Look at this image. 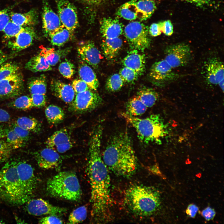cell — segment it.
I'll return each instance as SVG.
<instances>
[{
    "label": "cell",
    "instance_id": "3",
    "mask_svg": "<svg viewBox=\"0 0 224 224\" xmlns=\"http://www.w3.org/2000/svg\"><path fill=\"white\" fill-rule=\"evenodd\" d=\"M125 202L132 212L139 216H148L158 209L161 203V196L154 187L135 185L126 190Z\"/></svg>",
    "mask_w": 224,
    "mask_h": 224
},
{
    "label": "cell",
    "instance_id": "18",
    "mask_svg": "<svg viewBox=\"0 0 224 224\" xmlns=\"http://www.w3.org/2000/svg\"><path fill=\"white\" fill-rule=\"evenodd\" d=\"M43 28L45 34L49 35L63 26L58 15L44 0L42 12Z\"/></svg>",
    "mask_w": 224,
    "mask_h": 224
},
{
    "label": "cell",
    "instance_id": "19",
    "mask_svg": "<svg viewBox=\"0 0 224 224\" xmlns=\"http://www.w3.org/2000/svg\"><path fill=\"white\" fill-rule=\"evenodd\" d=\"M77 50L83 61L94 68L98 67L101 56L100 51L93 42H86L79 46Z\"/></svg>",
    "mask_w": 224,
    "mask_h": 224
},
{
    "label": "cell",
    "instance_id": "45",
    "mask_svg": "<svg viewBox=\"0 0 224 224\" xmlns=\"http://www.w3.org/2000/svg\"><path fill=\"white\" fill-rule=\"evenodd\" d=\"M119 74L124 82H133L137 79L139 76L136 71L126 67L120 70Z\"/></svg>",
    "mask_w": 224,
    "mask_h": 224
},
{
    "label": "cell",
    "instance_id": "40",
    "mask_svg": "<svg viewBox=\"0 0 224 224\" xmlns=\"http://www.w3.org/2000/svg\"><path fill=\"white\" fill-rule=\"evenodd\" d=\"M10 107L22 110L30 109L33 107L31 97L27 96H20L9 104Z\"/></svg>",
    "mask_w": 224,
    "mask_h": 224
},
{
    "label": "cell",
    "instance_id": "29",
    "mask_svg": "<svg viewBox=\"0 0 224 224\" xmlns=\"http://www.w3.org/2000/svg\"><path fill=\"white\" fill-rule=\"evenodd\" d=\"M136 5L138 18L141 21L150 17L156 9V4L152 0H139L136 2Z\"/></svg>",
    "mask_w": 224,
    "mask_h": 224
},
{
    "label": "cell",
    "instance_id": "16",
    "mask_svg": "<svg viewBox=\"0 0 224 224\" xmlns=\"http://www.w3.org/2000/svg\"><path fill=\"white\" fill-rule=\"evenodd\" d=\"M204 77L208 83L217 85L224 79V66L222 62L216 57L208 59L203 65Z\"/></svg>",
    "mask_w": 224,
    "mask_h": 224
},
{
    "label": "cell",
    "instance_id": "27",
    "mask_svg": "<svg viewBox=\"0 0 224 224\" xmlns=\"http://www.w3.org/2000/svg\"><path fill=\"white\" fill-rule=\"evenodd\" d=\"M69 48L63 49H55L54 48L42 47L40 54L43 56L51 66L56 65L63 58L70 52Z\"/></svg>",
    "mask_w": 224,
    "mask_h": 224
},
{
    "label": "cell",
    "instance_id": "7",
    "mask_svg": "<svg viewBox=\"0 0 224 224\" xmlns=\"http://www.w3.org/2000/svg\"><path fill=\"white\" fill-rule=\"evenodd\" d=\"M124 33L130 46L133 49L144 51L149 47L148 28L143 23L137 21L129 23L125 27Z\"/></svg>",
    "mask_w": 224,
    "mask_h": 224
},
{
    "label": "cell",
    "instance_id": "53",
    "mask_svg": "<svg viewBox=\"0 0 224 224\" xmlns=\"http://www.w3.org/2000/svg\"><path fill=\"white\" fill-rule=\"evenodd\" d=\"M216 214L215 210L210 207H208L202 210L201 215L207 221L213 220Z\"/></svg>",
    "mask_w": 224,
    "mask_h": 224
},
{
    "label": "cell",
    "instance_id": "28",
    "mask_svg": "<svg viewBox=\"0 0 224 224\" xmlns=\"http://www.w3.org/2000/svg\"><path fill=\"white\" fill-rule=\"evenodd\" d=\"M26 69L33 72L47 71L52 69L46 59L39 54L32 58L26 63Z\"/></svg>",
    "mask_w": 224,
    "mask_h": 224
},
{
    "label": "cell",
    "instance_id": "37",
    "mask_svg": "<svg viewBox=\"0 0 224 224\" xmlns=\"http://www.w3.org/2000/svg\"><path fill=\"white\" fill-rule=\"evenodd\" d=\"M5 137L6 141L13 149L24 146L25 143L18 137L11 127L4 128Z\"/></svg>",
    "mask_w": 224,
    "mask_h": 224
},
{
    "label": "cell",
    "instance_id": "33",
    "mask_svg": "<svg viewBox=\"0 0 224 224\" xmlns=\"http://www.w3.org/2000/svg\"><path fill=\"white\" fill-rule=\"evenodd\" d=\"M126 108L125 113L135 117L142 115L148 109L137 96L129 100L126 104Z\"/></svg>",
    "mask_w": 224,
    "mask_h": 224
},
{
    "label": "cell",
    "instance_id": "54",
    "mask_svg": "<svg viewBox=\"0 0 224 224\" xmlns=\"http://www.w3.org/2000/svg\"><path fill=\"white\" fill-rule=\"evenodd\" d=\"M148 33L150 35L153 37L160 35L162 31L159 23H152L148 29Z\"/></svg>",
    "mask_w": 224,
    "mask_h": 224
},
{
    "label": "cell",
    "instance_id": "30",
    "mask_svg": "<svg viewBox=\"0 0 224 224\" xmlns=\"http://www.w3.org/2000/svg\"><path fill=\"white\" fill-rule=\"evenodd\" d=\"M28 87L31 95H45L47 90L46 77L42 74L38 77L30 78L28 82Z\"/></svg>",
    "mask_w": 224,
    "mask_h": 224
},
{
    "label": "cell",
    "instance_id": "39",
    "mask_svg": "<svg viewBox=\"0 0 224 224\" xmlns=\"http://www.w3.org/2000/svg\"><path fill=\"white\" fill-rule=\"evenodd\" d=\"M124 82L119 74H114L108 78L105 84V87L109 91H116L122 88Z\"/></svg>",
    "mask_w": 224,
    "mask_h": 224
},
{
    "label": "cell",
    "instance_id": "55",
    "mask_svg": "<svg viewBox=\"0 0 224 224\" xmlns=\"http://www.w3.org/2000/svg\"><path fill=\"white\" fill-rule=\"evenodd\" d=\"M199 210L198 207L195 204L191 203L187 207L185 212L189 217L194 218Z\"/></svg>",
    "mask_w": 224,
    "mask_h": 224
},
{
    "label": "cell",
    "instance_id": "15",
    "mask_svg": "<svg viewBox=\"0 0 224 224\" xmlns=\"http://www.w3.org/2000/svg\"><path fill=\"white\" fill-rule=\"evenodd\" d=\"M45 144L47 147L60 153L65 152L73 146L70 132L66 128L54 132L47 138Z\"/></svg>",
    "mask_w": 224,
    "mask_h": 224
},
{
    "label": "cell",
    "instance_id": "9",
    "mask_svg": "<svg viewBox=\"0 0 224 224\" xmlns=\"http://www.w3.org/2000/svg\"><path fill=\"white\" fill-rule=\"evenodd\" d=\"M102 102V99L99 95L95 91L89 89L76 93L69 110L76 113H85L95 109Z\"/></svg>",
    "mask_w": 224,
    "mask_h": 224
},
{
    "label": "cell",
    "instance_id": "32",
    "mask_svg": "<svg viewBox=\"0 0 224 224\" xmlns=\"http://www.w3.org/2000/svg\"><path fill=\"white\" fill-rule=\"evenodd\" d=\"M136 96L148 109L155 104L159 97L158 94L156 91L145 87L140 89Z\"/></svg>",
    "mask_w": 224,
    "mask_h": 224
},
{
    "label": "cell",
    "instance_id": "1",
    "mask_svg": "<svg viewBox=\"0 0 224 224\" xmlns=\"http://www.w3.org/2000/svg\"><path fill=\"white\" fill-rule=\"evenodd\" d=\"M102 130V126L100 125L91 135L87 167L91 188V214L97 222L103 221L108 217L112 205L110 177L101 155Z\"/></svg>",
    "mask_w": 224,
    "mask_h": 224
},
{
    "label": "cell",
    "instance_id": "56",
    "mask_svg": "<svg viewBox=\"0 0 224 224\" xmlns=\"http://www.w3.org/2000/svg\"><path fill=\"white\" fill-rule=\"evenodd\" d=\"M11 119L9 113L5 110L0 108V122H7Z\"/></svg>",
    "mask_w": 224,
    "mask_h": 224
},
{
    "label": "cell",
    "instance_id": "49",
    "mask_svg": "<svg viewBox=\"0 0 224 224\" xmlns=\"http://www.w3.org/2000/svg\"><path fill=\"white\" fill-rule=\"evenodd\" d=\"M71 85L76 93L90 89L87 84L81 79L74 80Z\"/></svg>",
    "mask_w": 224,
    "mask_h": 224
},
{
    "label": "cell",
    "instance_id": "25",
    "mask_svg": "<svg viewBox=\"0 0 224 224\" xmlns=\"http://www.w3.org/2000/svg\"><path fill=\"white\" fill-rule=\"evenodd\" d=\"M78 73L81 79L87 84L90 89L97 90L99 83L96 74L92 69L83 61L79 65Z\"/></svg>",
    "mask_w": 224,
    "mask_h": 224
},
{
    "label": "cell",
    "instance_id": "14",
    "mask_svg": "<svg viewBox=\"0 0 224 224\" xmlns=\"http://www.w3.org/2000/svg\"><path fill=\"white\" fill-rule=\"evenodd\" d=\"M23 88L22 75L17 72L0 81V98L17 96L22 92Z\"/></svg>",
    "mask_w": 224,
    "mask_h": 224
},
{
    "label": "cell",
    "instance_id": "38",
    "mask_svg": "<svg viewBox=\"0 0 224 224\" xmlns=\"http://www.w3.org/2000/svg\"><path fill=\"white\" fill-rule=\"evenodd\" d=\"M87 216V209L85 206L79 207L74 210L70 214L68 218V223L76 224L85 220Z\"/></svg>",
    "mask_w": 224,
    "mask_h": 224
},
{
    "label": "cell",
    "instance_id": "35",
    "mask_svg": "<svg viewBox=\"0 0 224 224\" xmlns=\"http://www.w3.org/2000/svg\"><path fill=\"white\" fill-rule=\"evenodd\" d=\"M45 114L48 122L53 124L59 123L63 120L65 117L63 110L60 107L54 105L47 107L45 110Z\"/></svg>",
    "mask_w": 224,
    "mask_h": 224
},
{
    "label": "cell",
    "instance_id": "2",
    "mask_svg": "<svg viewBox=\"0 0 224 224\" xmlns=\"http://www.w3.org/2000/svg\"><path fill=\"white\" fill-rule=\"evenodd\" d=\"M102 159L108 169L119 176L128 177L136 171V156L131 138L127 132L111 137L103 152Z\"/></svg>",
    "mask_w": 224,
    "mask_h": 224
},
{
    "label": "cell",
    "instance_id": "58",
    "mask_svg": "<svg viewBox=\"0 0 224 224\" xmlns=\"http://www.w3.org/2000/svg\"><path fill=\"white\" fill-rule=\"evenodd\" d=\"M8 58V56L0 50V66L6 62Z\"/></svg>",
    "mask_w": 224,
    "mask_h": 224
},
{
    "label": "cell",
    "instance_id": "13",
    "mask_svg": "<svg viewBox=\"0 0 224 224\" xmlns=\"http://www.w3.org/2000/svg\"><path fill=\"white\" fill-rule=\"evenodd\" d=\"M172 69L164 59H162L152 64L149 76L156 83L161 85L167 84L177 80L179 77Z\"/></svg>",
    "mask_w": 224,
    "mask_h": 224
},
{
    "label": "cell",
    "instance_id": "60",
    "mask_svg": "<svg viewBox=\"0 0 224 224\" xmlns=\"http://www.w3.org/2000/svg\"><path fill=\"white\" fill-rule=\"evenodd\" d=\"M5 137L4 128L0 126V140Z\"/></svg>",
    "mask_w": 224,
    "mask_h": 224
},
{
    "label": "cell",
    "instance_id": "59",
    "mask_svg": "<svg viewBox=\"0 0 224 224\" xmlns=\"http://www.w3.org/2000/svg\"><path fill=\"white\" fill-rule=\"evenodd\" d=\"M151 170L155 174L161 176L162 174L159 169V167L157 165H155L152 167Z\"/></svg>",
    "mask_w": 224,
    "mask_h": 224
},
{
    "label": "cell",
    "instance_id": "41",
    "mask_svg": "<svg viewBox=\"0 0 224 224\" xmlns=\"http://www.w3.org/2000/svg\"><path fill=\"white\" fill-rule=\"evenodd\" d=\"M19 68L15 63H4L0 67V81L18 72Z\"/></svg>",
    "mask_w": 224,
    "mask_h": 224
},
{
    "label": "cell",
    "instance_id": "31",
    "mask_svg": "<svg viewBox=\"0 0 224 224\" xmlns=\"http://www.w3.org/2000/svg\"><path fill=\"white\" fill-rule=\"evenodd\" d=\"M137 1V0H131L122 5L117 11V15L127 20L136 19L138 18L136 5Z\"/></svg>",
    "mask_w": 224,
    "mask_h": 224
},
{
    "label": "cell",
    "instance_id": "36",
    "mask_svg": "<svg viewBox=\"0 0 224 224\" xmlns=\"http://www.w3.org/2000/svg\"><path fill=\"white\" fill-rule=\"evenodd\" d=\"M18 126L29 131L34 133L40 132L41 125L38 121L35 118L23 116L18 118L15 123Z\"/></svg>",
    "mask_w": 224,
    "mask_h": 224
},
{
    "label": "cell",
    "instance_id": "26",
    "mask_svg": "<svg viewBox=\"0 0 224 224\" xmlns=\"http://www.w3.org/2000/svg\"><path fill=\"white\" fill-rule=\"evenodd\" d=\"M123 44L120 38L117 37L112 39H105L101 46L103 53L107 59H111L117 55Z\"/></svg>",
    "mask_w": 224,
    "mask_h": 224
},
{
    "label": "cell",
    "instance_id": "61",
    "mask_svg": "<svg viewBox=\"0 0 224 224\" xmlns=\"http://www.w3.org/2000/svg\"><path fill=\"white\" fill-rule=\"evenodd\" d=\"M224 79L222 80L221 81H220L218 84V85L219 86V87L222 91L223 92L224 91Z\"/></svg>",
    "mask_w": 224,
    "mask_h": 224
},
{
    "label": "cell",
    "instance_id": "6",
    "mask_svg": "<svg viewBox=\"0 0 224 224\" xmlns=\"http://www.w3.org/2000/svg\"><path fill=\"white\" fill-rule=\"evenodd\" d=\"M46 189L52 196L71 201L79 200L82 195L77 176L70 171L60 172L49 179Z\"/></svg>",
    "mask_w": 224,
    "mask_h": 224
},
{
    "label": "cell",
    "instance_id": "47",
    "mask_svg": "<svg viewBox=\"0 0 224 224\" xmlns=\"http://www.w3.org/2000/svg\"><path fill=\"white\" fill-rule=\"evenodd\" d=\"M31 95L33 107L39 108L45 105L46 102L45 95L39 94Z\"/></svg>",
    "mask_w": 224,
    "mask_h": 224
},
{
    "label": "cell",
    "instance_id": "57",
    "mask_svg": "<svg viewBox=\"0 0 224 224\" xmlns=\"http://www.w3.org/2000/svg\"><path fill=\"white\" fill-rule=\"evenodd\" d=\"M87 4L91 5H97L103 2L105 0H83Z\"/></svg>",
    "mask_w": 224,
    "mask_h": 224
},
{
    "label": "cell",
    "instance_id": "10",
    "mask_svg": "<svg viewBox=\"0 0 224 224\" xmlns=\"http://www.w3.org/2000/svg\"><path fill=\"white\" fill-rule=\"evenodd\" d=\"M16 167L19 180L28 200L32 198L36 190L38 180L32 166L24 161H16Z\"/></svg>",
    "mask_w": 224,
    "mask_h": 224
},
{
    "label": "cell",
    "instance_id": "22",
    "mask_svg": "<svg viewBox=\"0 0 224 224\" xmlns=\"http://www.w3.org/2000/svg\"><path fill=\"white\" fill-rule=\"evenodd\" d=\"M36 34L33 27H25L24 29L15 37V40L10 44L12 50L20 51L29 47L36 36Z\"/></svg>",
    "mask_w": 224,
    "mask_h": 224
},
{
    "label": "cell",
    "instance_id": "42",
    "mask_svg": "<svg viewBox=\"0 0 224 224\" xmlns=\"http://www.w3.org/2000/svg\"><path fill=\"white\" fill-rule=\"evenodd\" d=\"M58 70L64 77L69 79L73 76L75 72V68L72 63L66 60L60 64Z\"/></svg>",
    "mask_w": 224,
    "mask_h": 224
},
{
    "label": "cell",
    "instance_id": "43",
    "mask_svg": "<svg viewBox=\"0 0 224 224\" xmlns=\"http://www.w3.org/2000/svg\"><path fill=\"white\" fill-rule=\"evenodd\" d=\"M25 27L16 24L10 21L4 28L3 31L7 38L15 37L22 31Z\"/></svg>",
    "mask_w": 224,
    "mask_h": 224
},
{
    "label": "cell",
    "instance_id": "4",
    "mask_svg": "<svg viewBox=\"0 0 224 224\" xmlns=\"http://www.w3.org/2000/svg\"><path fill=\"white\" fill-rule=\"evenodd\" d=\"M16 161H7L0 170V199L13 206H20L28 200L18 175Z\"/></svg>",
    "mask_w": 224,
    "mask_h": 224
},
{
    "label": "cell",
    "instance_id": "21",
    "mask_svg": "<svg viewBox=\"0 0 224 224\" xmlns=\"http://www.w3.org/2000/svg\"><path fill=\"white\" fill-rule=\"evenodd\" d=\"M100 31L105 39L119 37L123 32V26L117 18H104L100 21Z\"/></svg>",
    "mask_w": 224,
    "mask_h": 224
},
{
    "label": "cell",
    "instance_id": "17",
    "mask_svg": "<svg viewBox=\"0 0 224 224\" xmlns=\"http://www.w3.org/2000/svg\"><path fill=\"white\" fill-rule=\"evenodd\" d=\"M35 156L38 166L45 169L58 170L62 163V159L58 153L47 147L35 152Z\"/></svg>",
    "mask_w": 224,
    "mask_h": 224
},
{
    "label": "cell",
    "instance_id": "24",
    "mask_svg": "<svg viewBox=\"0 0 224 224\" xmlns=\"http://www.w3.org/2000/svg\"><path fill=\"white\" fill-rule=\"evenodd\" d=\"M10 20L22 27H33L38 21V15L35 9H32L24 13H10Z\"/></svg>",
    "mask_w": 224,
    "mask_h": 224
},
{
    "label": "cell",
    "instance_id": "48",
    "mask_svg": "<svg viewBox=\"0 0 224 224\" xmlns=\"http://www.w3.org/2000/svg\"><path fill=\"white\" fill-rule=\"evenodd\" d=\"M8 8L0 10V31H3L10 21V13Z\"/></svg>",
    "mask_w": 224,
    "mask_h": 224
},
{
    "label": "cell",
    "instance_id": "34",
    "mask_svg": "<svg viewBox=\"0 0 224 224\" xmlns=\"http://www.w3.org/2000/svg\"><path fill=\"white\" fill-rule=\"evenodd\" d=\"M72 35L71 32L63 26L48 36L53 45L59 47L68 42L72 37Z\"/></svg>",
    "mask_w": 224,
    "mask_h": 224
},
{
    "label": "cell",
    "instance_id": "11",
    "mask_svg": "<svg viewBox=\"0 0 224 224\" xmlns=\"http://www.w3.org/2000/svg\"><path fill=\"white\" fill-rule=\"evenodd\" d=\"M58 15L63 25L72 33L78 26L77 9L69 0H57Z\"/></svg>",
    "mask_w": 224,
    "mask_h": 224
},
{
    "label": "cell",
    "instance_id": "50",
    "mask_svg": "<svg viewBox=\"0 0 224 224\" xmlns=\"http://www.w3.org/2000/svg\"><path fill=\"white\" fill-rule=\"evenodd\" d=\"M162 32L168 36L171 35L173 32V27L171 21L169 20L159 22Z\"/></svg>",
    "mask_w": 224,
    "mask_h": 224
},
{
    "label": "cell",
    "instance_id": "52",
    "mask_svg": "<svg viewBox=\"0 0 224 224\" xmlns=\"http://www.w3.org/2000/svg\"><path fill=\"white\" fill-rule=\"evenodd\" d=\"M40 224H62L63 221L57 216L50 215L41 218L39 221Z\"/></svg>",
    "mask_w": 224,
    "mask_h": 224
},
{
    "label": "cell",
    "instance_id": "44",
    "mask_svg": "<svg viewBox=\"0 0 224 224\" xmlns=\"http://www.w3.org/2000/svg\"><path fill=\"white\" fill-rule=\"evenodd\" d=\"M13 150L6 141L0 140V164L8 160Z\"/></svg>",
    "mask_w": 224,
    "mask_h": 224
},
{
    "label": "cell",
    "instance_id": "23",
    "mask_svg": "<svg viewBox=\"0 0 224 224\" xmlns=\"http://www.w3.org/2000/svg\"><path fill=\"white\" fill-rule=\"evenodd\" d=\"M145 61V55L139 53L138 50L133 49L128 53L122 62L124 67L134 70L139 76L144 72Z\"/></svg>",
    "mask_w": 224,
    "mask_h": 224
},
{
    "label": "cell",
    "instance_id": "20",
    "mask_svg": "<svg viewBox=\"0 0 224 224\" xmlns=\"http://www.w3.org/2000/svg\"><path fill=\"white\" fill-rule=\"evenodd\" d=\"M50 88L53 94L64 102L71 104L74 100L75 92L71 85L54 79L51 81Z\"/></svg>",
    "mask_w": 224,
    "mask_h": 224
},
{
    "label": "cell",
    "instance_id": "5",
    "mask_svg": "<svg viewBox=\"0 0 224 224\" xmlns=\"http://www.w3.org/2000/svg\"><path fill=\"white\" fill-rule=\"evenodd\" d=\"M121 115L134 128L139 139L144 144L160 142L168 133L166 125L159 114H152L144 118L126 113H122Z\"/></svg>",
    "mask_w": 224,
    "mask_h": 224
},
{
    "label": "cell",
    "instance_id": "12",
    "mask_svg": "<svg viewBox=\"0 0 224 224\" xmlns=\"http://www.w3.org/2000/svg\"><path fill=\"white\" fill-rule=\"evenodd\" d=\"M26 203L28 213L36 216L45 215L57 216L62 215L67 211L65 208L54 206L41 198H31Z\"/></svg>",
    "mask_w": 224,
    "mask_h": 224
},
{
    "label": "cell",
    "instance_id": "8",
    "mask_svg": "<svg viewBox=\"0 0 224 224\" xmlns=\"http://www.w3.org/2000/svg\"><path fill=\"white\" fill-rule=\"evenodd\" d=\"M165 54L164 59L173 68L187 65L191 59V51L188 45L178 43L167 46Z\"/></svg>",
    "mask_w": 224,
    "mask_h": 224
},
{
    "label": "cell",
    "instance_id": "46",
    "mask_svg": "<svg viewBox=\"0 0 224 224\" xmlns=\"http://www.w3.org/2000/svg\"><path fill=\"white\" fill-rule=\"evenodd\" d=\"M11 127L26 144L30 139V132L18 126L15 123L12 124Z\"/></svg>",
    "mask_w": 224,
    "mask_h": 224
},
{
    "label": "cell",
    "instance_id": "51",
    "mask_svg": "<svg viewBox=\"0 0 224 224\" xmlns=\"http://www.w3.org/2000/svg\"><path fill=\"white\" fill-rule=\"evenodd\" d=\"M191 3L197 7H205L212 6L216 4L217 0H183Z\"/></svg>",
    "mask_w": 224,
    "mask_h": 224
},
{
    "label": "cell",
    "instance_id": "62",
    "mask_svg": "<svg viewBox=\"0 0 224 224\" xmlns=\"http://www.w3.org/2000/svg\"><path fill=\"white\" fill-rule=\"evenodd\" d=\"M4 222H3L2 221L0 220V224L3 223Z\"/></svg>",
    "mask_w": 224,
    "mask_h": 224
}]
</instances>
